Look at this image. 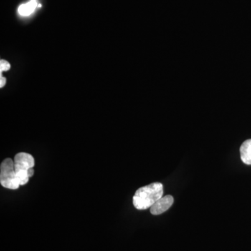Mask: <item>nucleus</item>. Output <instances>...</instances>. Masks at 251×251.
Segmentation results:
<instances>
[{
    "label": "nucleus",
    "mask_w": 251,
    "mask_h": 251,
    "mask_svg": "<svg viewBox=\"0 0 251 251\" xmlns=\"http://www.w3.org/2000/svg\"><path fill=\"white\" fill-rule=\"evenodd\" d=\"M163 186L155 182L138 188L133 198V204L138 210L151 208L155 202L163 197Z\"/></svg>",
    "instance_id": "obj_1"
},
{
    "label": "nucleus",
    "mask_w": 251,
    "mask_h": 251,
    "mask_svg": "<svg viewBox=\"0 0 251 251\" xmlns=\"http://www.w3.org/2000/svg\"><path fill=\"white\" fill-rule=\"evenodd\" d=\"M14 167L18 181L21 186H24L29 181L28 171L34 168V158L29 153L20 152L14 157Z\"/></svg>",
    "instance_id": "obj_2"
},
{
    "label": "nucleus",
    "mask_w": 251,
    "mask_h": 251,
    "mask_svg": "<svg viewBox=\"0 0 251 251\" xmlns=\"http://www.w3.org/2000/svg\"><path fill=\"white\" fill-rule=\"evenodd\" d=\"M0 183L3 187L11 190L18 189L21 186L15 171L14 161L11 158H6L1 162Z\"/></svg>",
    "instance_id": "obj_3"
},
{
    "label": "nucleus",
    "mask_w": 251,
    "mask_h": 251,
    "mask_svg": "<svg viewBox=\"0 0 251 251\" xmlns=\"http://www.w3.org/2000/svg\"><path fill=\"white\" fill-rule=\"evenodd\" d=\"M173 202H174V198L173 196L170 195L163 196L150 208V212L152 215H160L168 211L173 205Z\"/></svg>",
    "instance_id": "obj_4"
},
{
    "label": "nucleus",
    "mask_w": 251,
    "mask_h": 251,
    "mask_svg": "<svg viewBox=\"0 0 251 251\" xmlns=\"http://www.w3.org/2000/svg\"><path fill=\"white\" fill-rule=\"evenodd\" d=\"M241 159L245 164L251 165V139L246 140L240 148Z\"/></svg>",
    "instance_id": "obj_5"
},
{
    "label": "nucleus",
    "mask_w": 251,
    "mask_h": 251,
    "mask_svg": "<svg viewBox=\"0 0 251 251\" xmlns=\"http://www.w3.org/2000/svg\"><path fill=\"white\" fill-rule=\"evenodd\" d=\"M37 6V1L36 0H31L27 4L20 6V7L18 8V12L21 16H27L34 12Z\"/></svg>",
    "instance_id": "obj_6"
},
{
    "label": "nucleus",
    "mask_w": 251,
    "mask_h": 251,
    "mask_svg": "<svg viewBox=\"0 0 251 251\" xmlns=\"http://www.w3.org/2000/svg\"><path fill=\"white\" fill-rule=\"evenodd\" d=\"M10 68H11V65H10L9 63L7 61L1 59V62H0V70H1V72L9 70Z\"/></svg>",
    "instance_id": "obj_7"
},
{
    "label": "nucleus",
    "mask_w": 251,
    "mask_h": 251,
    "mask_svg": "<svg viewBox=\"0 0 251 251\" xmlns=\"http://www.w3.org/2000/svg\"><path fill=\"white\" fill-rule=\"evenodd\" d=\"M5 84H6V78L1 75V78H0V87H4Z\"/></svg>",
    "instance_id": "obj_8"
},
{
    "label": "nucleus",
    "mask_w": 251,
    "mask_h": 251,
    "mask_svg": "<svg viewBox=\"0 0 251 251\" xmlns=\"http://www.w3.org/2000/svg\"><path fill=\"white\" fill-rule=\"evenodd\" d=\"M34 169H33V168H30V169H29V171H28V176H29V177H31V176H32L33 175H34Z\"/></svg>",
    "instance_id": "obj_9"
}]
</instances>
